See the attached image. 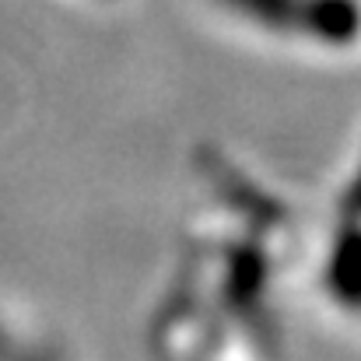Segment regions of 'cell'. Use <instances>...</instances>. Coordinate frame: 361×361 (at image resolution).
<instances>
[{
	"mask_svg": "<svg viewBox=\"0 0 361 361\" xmlns=\"http://www.w3.org/2000/svg\"><path fill=\"white\" fill-rule=\"evenodd\" d=\"M235 14L263 25V28H284V25H298L305 32L309 25V7L312 0H225Z\"/></svg>",
	"mask_w": 361,
	"mask_h": 361,
	"instance_id": "obj_1",
	"label": "cell"
}]
</instances>
